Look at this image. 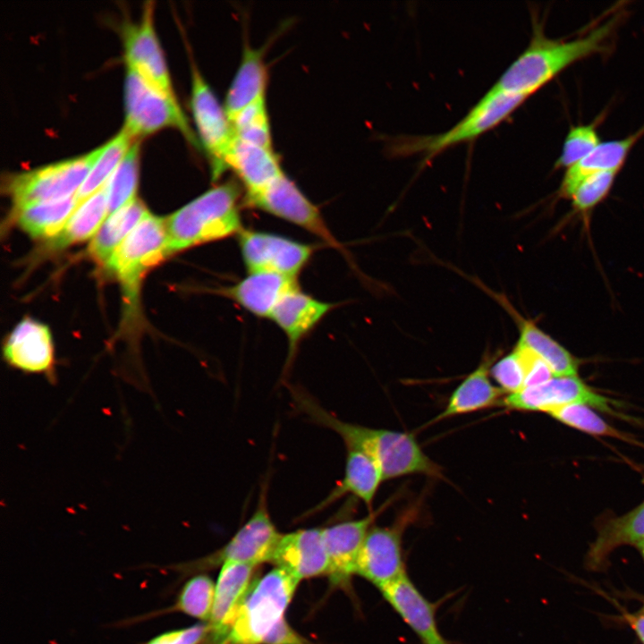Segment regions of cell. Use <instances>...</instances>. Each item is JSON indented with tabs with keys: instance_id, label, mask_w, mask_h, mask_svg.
I'll use <instances>...</instances> for the list:
<instances>
[{
	"instance_id": "cell-2",
	"label": "cell",
	"mask_w": 644,
	"mask_h": 644,
	"mask_svg": "<svg viewBox=\"0 0 644 644\" xmlns=\"http://www.w3.org/2000/svg\"><path fill=\"white\" fill-rule=\"evenodd\" d=\"M621 16L614 13L586 34L570 40L547 38L542 26L534 21L529 45L492 87L530 97L572 64L607 51Z\"/></svg>"
},
{
	"instance_id": "cell-42",
	"label": "cell",
	"mask_w": 644,
	"mask_h": 644,
	"mask_svg": "<svg viewBox=\"0 0 644 644\" xmlns=\"http://www.w3.org/2000/svg\"><path fill=\"white\" fill-rule=\"evenodd\" d=\"M208 635V624H195L191 627L164 632L146 644H199Z\"/></svg>"
},
{
	"instance_id": "cell-12",
	"label": "cell",
	"mask_w": 644,
	"mask_h": 644,
	"mask_svg": "<svg viewBox=\"0 0 644 644\" xmlns=\"http://www.w3.org/2000/svg\"><path fill=\"white\" fill-rule=\"evenodd\" d=\"M238 235L249 273L271 272L296 279L314 250L309 244L267 232L242 230Z\"/></svg>"
},
{
	"instance_id": "cell-1",
	"label": "cell",
	"mask_w": 644,
	"mask_h": 644,
	"mask_svg": "<svg viewBox=\"0 0 644 644\" xmlns=\"http://www.w3.org/2000/svg\"><path fill=\"white\" fill-rule=\"evenodd\" d=\"M291 396L295 408L312 422L338 434L347 450L368 455L378 467L383 480L411 474L443 477L442 468L423 452L412 434L342 420L298 387L291 388Z\"/></svg>"
},
{
	"instance_id": "cell-43",
	"label": "cell",
	"mask_w": 644,
	"mask_h": 644,
	"mask_svg": "<svg viewBox=\"0 0 644 644\" xmlns=\"http://www.w3.org/2000/svg\"><path fill=\"white\" fill-rule=\"evenodd\" d=\"M264 644H314L295 631L284 618L270 631Z\"/></svg>"
},
{
	"instance_id": "cell-15",
	"label": "cell",
	"mask_w": 644,
	"mask_h": 644,
	"mask_svg": "<svg viewBox=\"0 0 644 644\" xmlns=\"http://www.w3.org/2000/svg\"><path fill=\"white\" fill-rule=\"evenodd\" d=\"M126 65L169 96L175 97L165 57L153 27V5L145 4L140 21L123 30Z\"/></svg>"
},
{
	"instance_id": "cell-8",
	"label": "cell",
	"mask_w": 644,
	"mask_h": 644,
	"mask_svg": "<svg viewBox=\"0 0 644 644\" xmlns=\"http://www.w3.org/2000/svg\"><path fill=\"white\" fill-rule=\"evenodd\" d=\"M171 253L166 219L148 213L115 249L106 265L121 281L131 302L143 274Z\"/></svg>"
},
{
	"instance_id": "cell-18",
	"label": "cell",
	"mask_w": 644,
	"mask_h": 644,
	"mask_svg": "<svg viewBox=\"0 0 644 644\" xmlns=\"http://www.w3.org/2000/svg\"><path fill=\"white\" fill-rule=\"evenodd\" d=\"M379 590L421 644H448L437 626L436 605L419 590L407 573Z\"/></svg>"
},
{
	"instance_id": "cell-3",
	"label": "cell",
	"mask_w": 644,
	"mask_h": 644,
	"mask_svg": "<svg viewBox=\"0 0 644 644\" xmlns=\"http://www.w3.org/2000/svg\"><path fill=\"white\" fill-rule=\"evenodd\" d=\"M527 98L491 87L468 113L448 130L431 135H400L391 138L386 147L388 155L394 158L418 156L421 158L420 167H423L448 148L472 141L497 127Z\"/></svg>"
},
{
	"instance_id": "cell-40",
	"label": "cell",
	"mask_w": 644,
	"mask_h": 644,
	"mask_svg": "<svg viewBox=\"0 0 644 644\" xmlns=\"http://www.w3.org/2000/svg\"><path fill=\"white\" fill-rule=\"evenodd\" d=\"M525 376L523 360L515 346L510 353L496 360L490 368V377L506 394L521 391L525 385Z\"/></svg>"
},
{
	"instance_id": "cell-22",
	"label": "cell",
	"mask_w": 644,
	"mask_h": 644,
	"mask_svg": "<svg viewBox=\"0 0 644 644\" xmlns=\"http://www.w3.org/2000/svg\"><path fill=\"white\" fill-rule=\"evenodd\" d=\"M334 307L332 303L306 294L299 287L292 289L280 300L269 318L284 333L288 340L284 371L293 361L301 341Z\"/></svg>"
},
{
	"instance_id": "cell-46",
	"label": "cell",
	"mask_w": 644,
	"mask_h": 644,
	"mask_svg": "<svg viewBox=\"0 0 644 644\" xmlns=\"http://www.w3.org/2000/svg\"><path fill=\"white\" fill-rule=\"evenodd\" d=\"M640 611L644 614V598H643V601H642V606H641V608H640Z\"/></svg>"
},
{
	"instance_id": "cell-19",
	"label": "cell",
	"mask_w": 644,
	"mask_h": 644,
	"mask_svg": "<svg viewBox=\"0 0 644 644\" xmlns=\"http://www.w3.org/2000/svg\"><path fill=\"white\" fill-rule=\"evenodd\" d=\"M270 562L297 579L327 574L323 529H303L281 535Z\"/></svg>"
},
{
	"instance_id": "cell-32",
	"label": "cell",
	"mask_w": 644,
	"mask_h": 644,
	"mask_svg": "<svg viewBox=\"0 0 644 644\" xmlns=\"http://www.w3.org/2000/svg\"><path fill=\"white\" fill-rule=\"evenodd\" d=\"M108 216L105 186L79 204L69 220L51 241V246L64 248L94 237Z\"/></svg>"
},
{
	"instance_id": "cell-27",
	"label": "cell",
	"mask_w": 644,
	"mask_h": 644,
	"mask_svg": "<svg viewBox=\"0 0 644 644\" xmlns=\"http://www.w3.org/2000/svg\"><path fill=\"white\" fill-rule=\"evenodd\" d=\"M644 539V502L628 513L611 519L598 529L585 558L586 567L594 572L606 568L612 552L619 547Z\"/></svg>"
},
{
	"instance_id": "cell-35",
	"label": "cell",
	"mask_w": 644,
	"mask_h": 644,
	"mask_svg": "<svg viewBox=\"0 0 644 644\" xmlns=\"http://www.w3.org/2000/svg\"><path fill=\"white\" fill-rule=\"evenodd\" d=\"M230 122L235 138L247 143L273 148L266 96L244 107Z\"/></svg>"
},
{
	"instance_id": "cell-16",
	"label": "cell",
	"mask_w": 644,
	"mask_h": 644,
	"mask_svg": "<svg viewBox=\"0 0 644 644\" xmlns=\"http://www.w3.org/2000/svg\"><path fill=\"white\" fill-rule=\"evenodd\" d=\"M379 511L366 517L339 522L323 529V538L328 556L327 575L339 587L350 586L357 574V564L366 536Z\"/></svg>"
},
{
	"instance_id": "cell-45",
	"label": "cell",
	"mask_w": 644,
	"mask_h": 644,
	"mask_svg": "<svg viewBox=\"0 0 644 644\" xmlns=\"http://www.w3.org/2000/svg\"><path fill=\"white\" fill-rule=\"evenodd\" d=\"M635 547L640 551L641 557L643 559V562H644V539L642 541H640V543H638Z\"/></svg>"
},
{
	"instance_id": "cell-25",
	"label": "cell",
	"mask_w": 644,
	"mask_h": 644,
	"mask_svg": "<svg viewBox=\"0 0 644 644\" xmlns=\"http://www.w3.org/2000/svg\"><path fill=\"white\" fill-rule=\"evenodd\" d=\"M225 164L242 182L246 194L261 191L284 174L273 148L247 143L235 137Z\"/></svg>"
},
{
	"instance_id": "cell-13",
	"label": "cell",
	"mask_w": 644,
	"mask_h": 644,
	"mask_svg": "<svg viewBox=\"0 0 644 644\" xmlns=\"http://www.w3.org/2000/svg\"><path fill=\"white\" fill-rule=\"evenodd\" d=\"M575 403L615 413L613 401L595 392L577 376L555 377L543 384L506 394L501 406L510 410L548 413L556 408Z\"/></svg>"
},
{
	"instance_id": "cell-26",
	"label": "cell",
	"mask_w": 644,
	"mask_h": 644,
	"mask_svg": "<svg viewBox=\"0 0 644 644\" xmlns=\"http://www.w3.org/2000/svg\"><path fill=\"white\" fill-rule=\"evenodd\" d=\"M642 136L644 125L623 139L600 142L588 156L566 170L558 196L571 199L578 185L591 174L620 171L631 148Z\"/></svg>"
},
{
	"instance_id": "cell-44",
	"label": "cell",
	"mask_w": 644,
	"mask_h": 644,
	"mask_svg": "<svg viewBox=\"0 0 644 644\" xmlns=\"http://www.w3.org/2000/svg\"><path fill=\"white\" fill-rule=\"evenodd\" d=\"M622 616L624 622L634 631L638 640L644 644V614L640 611L637 613H629L622 611Z\"/></svg>"
},
{
	"instance_id": "cell-31",
	"label": "cell",
	"mask_w": 644,
	"mask_h": 644,
	"mask_svg": "<svg viewBox=\"0 0 644 644\" xmlns=\"http://www.w3.org/2000/svg\"><path fill=\"white\" fill-rule=\"evenodd\" d=\"M148 213L144 203L134 198L110 214L93 237L89 253L97 261L106 264L115 249Z\"/></svg>"
},
{
	"instance_id": "cell-39",
	"label": "cell",
	"mask_w": 644,
	"mask_h": 644,
	"mask_svg": "<svg viewBox=\"0 0 644 644\" xmlns=\"http://www.w3.org/2000/svg\"><path fill=\"white\" fill-rule=\"evenodd\" d=\"M619 171L596 173L584 179L574 191L572 208L586 213L600 203L609 193Z\"/></svg>"
},
{
	"instance_id": "cell-38",
	"label": "cell",
	"mask_w": 644,
	"mask_h": 644,
	"mask_svg": "<svg viewBox=\"0 0 644 644\" xmlns=\"http://www.w3.org/2000/svg\"><path fill=\"white\" fill-rule=\"evenodd\" d=\"M548 414L567 426L591 435L629 440L621 432L607 424L588 405L569 404L556 408Z\"/></svg>"
},
{
	"instance_id": "cell-21",
	"label": "cell",
	"mask_w": 644,
	"mask_h": 644,
	"mask_svg": "<svg viewBox=\"0 0 644 644\" xmlns=\"http://www.w3.org/2000/svg\"><path fill=\"white\" fill-rule=\"evenodd\" d=\"M472 282L507 312L519 329L518 342L542 358L550 367L555 377L577 376L580 361L567 349L540 329L534 322L521 316L504 293L491 290L475 278L472 279Z\"/></svg>"
},
{
	"instance_id": "cell-36",
	"label": "cell",
	"mask_w": 644,
	"mask_h": 644,
	"mask_svg": "<svg viewBox=\"0 0 644 644\" xmlns=\"http://www.w3.org/2000/svg\"><path fill=\"white\" fill-rule=\"evenodd\" d=\"M216 584L205 574L190 579L182 588L176 608L203 622H209L215 598Z\"/></svg>"
},
{
	"instance_id": "cell-17",
	"label": "cell",
	"mask_w": 644,
	"mask_h": 644,
	"mask_svg": "<svg viewBox=\"0 0 644 644\" xmlns=\"http://www.w3.org/2000/svg\"><path fill=\"white\" fill-rule=\"evenodd\" d=\"M255 566L227 562L222 565L216 583L208 625L211 644H222L254 581Z\"/></svg>"
},
{
	"instance_id": "cell-7",
	"label": "cell",
	"mask_w": 644,
	"mask_h": 644,
	"mask_svg": "<svg viewBox=\"0 0 644 644\" xmlns=\"http://www.w3.org/2000/svg\"><path fill=\"white\" fill-rule=\"evenodd\" d=\"M101 150L8 176L4 188L13 208L74 196Z\"/></svg>"
},
{
	"instance_id": "cell-28",
	"label": "cell",
	"mask_w": 644,
	"mask_h": 644,
	"mask_svg": "<svg viewBox=\"0 0 644 644\" xmlns=\"http://www.w3.org/2000/svg\"><path fill=\"white\" fill-rule=\"evenodd\" d=\"M264 51L246 45L225 95V109L231 119L247 106L266 96L267 72Z\"/></svg>"
},
{
	"instance_id": "cell-29",
	"label": "cell",
	"mask_w": 644,
	"mask_h": 644,
	"mask_svg": "<svg viewBox=\"0 0 644 644\" xmlns=\"http://www.w3.org/2000/svg\"><path fill=\"white\" fill-rule=\"evenodd\" d=\"M382 480L378 467L368 455L360 451L347 450L343 478L309 513L327 507L347 494L361 500L370 509Z\"/></svg>"
},
{
	"instance_id": "cell-30",
	"label": "cell",
	"mask_w": 644,
	"mask_h": 644,
	"mask_svg": "<svg viewBox=\"0 0 644 644\" xmlns=\"http://www.w3.org/2000/svg\"><path fill=\"white\" fill-rule=\"evenodd\" d=\"M79 206L74 196L13 208L19 226L34 238H53L61 232Z\"/></svg>"
},
{
	"instance_id": "cell-20",
	"label": "cell",
	"mask_w": 644,
	"mask_h": 644,
	"mask_svg": "<svg viewBox=\"0 0 644 644\" xmlns=\"http://www.w3.org/2000/svg\"><path fill=\"white\" fill-rule=\"evenodd\" d=\"M6 362L23 372L52 377L54 346L47 326L31 318L21 320L6 339L4 349Z\"/></svg>"
},
{
	"instance_id": "cell-5",
	"label": "cell",
	"mask_w": 644,
	"mask_h": 644,
	"mask_svg": "<svg viewBox=\"0 0 644 644\" xmlns=\"http://www.w3.org/2000/svg\"><path fill=\"white\" fill-rule=\"evenodd\" d=\"M299 580L281 568L254 580L222 644H264L294 595Z\"/></svg>"
},
{
	"instance_id": "cell-4",
	"label": "cell",
	"mask_w": 644,
	"mask_h": 644,
	"mask_svg": "<svg viewBox=\"0 0 644 644\" xmlns=\"http://www.w3.org/2000/svg\"><path fill=\"white\" fill-rule=\"evenodd\" d=\"M240 193L234 182H225L165 218L172 252L239 234Z\"/></svg>"
},
{
	"instance_id": "cell-6",
	"label": "cell",
	"mask_w": 644,
	"mask_h": 644,
	"mask_svg": "<svg viewBox=\"0 0 644 644\" xmlns=\"http://www.w3.org/2000/svg\"><path fill=\"white\" fill-rule=\"evenodd\" d=\"M126 67L125 122L123 128L128 134L137 140L162 128L174 127L196 145L176 97L157 88L133 68Z\"/></svg>"
},
{
	"instance_id": "cell-11",
	"label": "cell",
	"mask_w": 644,
	"mask_h": 644,
	"mask_svg": "<svg viewBox=\"0 0 644 644\" xmlns=\"http://www.w3.org/2000/svg\"><path fill=\"white\" fill-rule=\"evenodd\" d=\"M244 199L248 206L294 224L331 246L339 247L318 208L284 173L261 191L246 194Z\"/></svg>"
},
{
	"instance_id": "cell-10",
	"label": "cell",
	"mask_w": 644,
	"mask_h": 644,
	"mask_svg": "<svg viewBox=\"0 0 644 644\" xmlns=\"http://www.w3.org/2000/svg\"><path fill=\"white\" fill-rule=\"evenodd\" d=\"M282 534L274 525L267 508V486L262 487L258 506L251 517L219 550L194 563V568L208 569L235 562L257 566L270 562Z\"/></svg>"
},
{
	"instance_id": "cell-41",
	"label": "cell",
	"mask_w": 644,
	"mask_h": 644,
	"mask_svg": "<svg viewBox=\"0 0 644 644\" xmlns=\"http://www.w3.org/2000/svg\"><path fill=\"white\" fill-rule=\"evenodd\" d=\"M515 347L521 353L525 368L524 388L543 384L553 377V371L542 358L519 342Z\"/></svg>"
},
{
	"instance_id": "cell-24",
	"label": "cell",
	"mask_w": 644,
	"mask_h": 644,
	"mask_svg": "<svg viewBox=\"0 0 644 644\" xmlns=\"http://www.w3.org/2000/svg\"><path fill=\"white\" fill-rule=\"evenodd\" d=\"M298 287L295 279L271 272H253L222 293L251 314L269 318L280 300Z\"/></svg>"
},
{
	"instance_id": "cell-34",
	"label": "cell",
	"mask_w": 644,
	"mask_h": 644,
	"mask_svg": "<svg viewBox=\"0 0 644 644\" xmlns=\"http://www.w3.org/2000/svg\"><path fill=\"white\" fill-rule=\"evenodd\" d=\"M140 139L135 140L104 184L108 216L135 197L139 173Z\"/></svg>"
},
{
	"instance_id": "cell-23",
	"label": "cell",
	"mask_w": 644,
	"mask_h": 644,
	"mask_svg": "<svg viewBox=\"0 0 644 644\" xmlns=\"http://www.w3.org/2000/svg\"><path fill=\"white\" fill-rule=\"evenodd\" d=\"M498 354L499 352L494 354L489 352L485 353L479 366L454 389L445 410L433 422L502 405L506 393L494 386L490 380V368L497 360Z\"/></svg>"
},
{
	"instance_id": "cell-14",
	"label": "cell",
	"mask_w": 644,
	"mask_h": 644,
	"mask_svg": "<svg viewBox=\"0 0 644 644\" xmlns=\"http://www.w3.org/2000/svg\"><path fill=\"white\" fill-rule=\"evenodd\" d=\"M411 514L391 526H372L360 550L357 574L379 589L406 573L402 538Z\"/></svg>"
},
{
	"instance_id": "cell-33",
	"label": "cell",
	"mask_w": 644,
	"mask_h": 644,
	"mask_svg": "<svg viewBox=\"0 0 644 644\" xmlns=\"http://www.w3.org/2000/svg\"><path fill=\"white\" fill-rule=\"evenodd\" d=\"M134 140L123 128L102 146L98 157L75 194L79 204L106 183Z\"/></svg>"
},
{
	"instance_id": "cell-9",
	"label": "cell",
	"mask_w": 644,
	"mask_h": 644,
	"mask_svg": "<svg viewBox=\"0 0 644 644\" xmlns=\"http://www.w3.org/2000/svg\"><path fill=\"white\" fill-rule=\"evenodd\" d=\"M191 107L200 143L208 157L212 179L227 170L225 159L234 139L225 106L196 65L191 63Z\"/></svg>"
},
{
	"instance_id": "cell-37",
	"label": "cell",
	"mask_w": 644,
	"mask_h": 644,
	"mask_svg": "<svg viewBox=\"0 0 644 644\" xmlns=\"http://www.w3.org/2000/svg\"><path fill=\"white\" fill-rule=\"evenodd\" d=\"M603 116L588 124L572 126L564 139L555 168L566 170L588 156L600 143L597 131Z\"/></svg>"
}]
</instances>
